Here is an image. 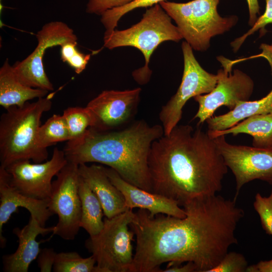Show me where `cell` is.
Returning a JSON list of instances; mask_svg holds the SVG:
<instances>
[{
  "label": "cell",
  "instance_id": "17",
  "mask_svg": "<svg viewBox=\"0 0 272 272\" xmlns=\"http://www.w3.org/2000/svg\"><path fill=\"white\" fill-rule=\"evenodd\" d=\"M54 226H42L36 219L30 215L28 223L23 228H16L13 233L18 238L16 251L3 257L5 272H28L31 262L37 258L41 249L36 241L39 235H45L54 231Z\"/></svg>",
  "mask_w": 272,
  "mask_h": 272
},
{
  "label": "cell",
  "instance_id": "4",
  "mask_svg": "<svg viewBox=\"0 0 272 272\" xmlns=\"http://www.w3.org/2000/svg\"><path fill=\"white\" fill-rule=\"evenodd\" d=\"M54 93L6 109L0 118V162L6 168L20 161L39 163L47 160V149L40 148L37 133L43 114L50 110Z\"/></svg>",
  "mask_w": 272,
  "mask_h": 272
},
{
  "label": "cell",
  "instance_id": "35",
  "mask_svg": "<svg viewBox=\"0 0 272 272\" xmlns=\"http://www.w3.org/2000/svg\"><path fill=\"white\" fill-rule=\"evenodd\" d=\"M246 272H272V259L248 265Z\"/></svg>",
  "mask_w": 272,
  "mask_h": 272
},
{
  "label": "cell",
  "instance_id": "22",
  "mask_svg": "<svg viewBox=\"0 0 272 272\" xmlns=\"http://www.w3.org/2000/svg\"><path fill=\"white\" fill-rule=\"evenodd\" d=\"M79 193L81 203L80 227L90 235H97L104 226L102 205L95 194L80 176Z\"/></svg>",
  "mask_w": 272,
  "mask_h": 272
},
{
  "label": "cell",
  "instance_id": "29",
  "mask_svg": "<svg viewBox=\"0 0 272 272\" xmlns=\"http://www.w3.org/2000/svg\"><path fill=\"white\" fill-rule=\"evenodd\" d=\"M253 207L259 215L262 228L267 234L272 236V190L267 197L257 193Z\"/></svg>",
  "mask_w": 272,
  "mask_h": 272
},
{
  "label": "cell",
  "instance_id": "1",
  "mask_svg": "<svg viewBox=\"0 0 272 272\" xmlns=\"http://www.w3.org/2000/svg\"><path fill=\"white\" fill-rule=\"evenodd\" d=\"M186 216L154 217L139 209L130 224L136 238L130 272H158L160 265L191 262L208 272L238 243L237 225L244 211L234 199L220 195L197 198L182 206Z\"/></svg>",
  "mask_w": 272,
  "mask_h": 272
},
{
  "label": "cell",
  "instance_id": "7",
  "mask_svg": "<svg viewBox=\"0 0 272 272\" xmlns=\"http://www.w3.org/2000/svg\"><path fill=\"white\" fill-rule=\"evenodd\" d=\"M134 217L135 213L128 209L111 218L106 217L101 231L86 241L85 246L96 262L95 272H130L134 233L130 224Z\"/></svg>",
  "mask_w": 272,
  "mask_h": 272
},
{
  "label": "cell",
  "instance_id": "26",
  "mask_svg": "<svg viewBox=\"0 0 272 272\" xmlns=\"http://www.w3.org/2000/svg\"><path fill=\"white\" fill-rule=\"evenodd\" d=\"M165 0H135L124 6L106 11L101 16V22L106 30L104 35L113 31L119 20L129 12L139 8L151 7Z\"/></svg>",
  "mask_w": 272,
  "mask_h": 272
},
{
  "label": "cell",
  "instance_id": "27",
  "mask_svg": "<svg viewBox=\"0 0 272 272\" xmlns=\"http://www.w3.org/2000/svg\"><path fill=\"white\" fill-rule=\"evenodd\" d=\"M77 42H70L63 44L61 46L60 55L62 60L79 74L85 69L91 55L80 52L77 49Z\"/></svg>",
  "mask_w": 272,
  "mask_h": 272
},
{
  "label": "cell",
  "instance_id": "23",
  "mask_svg": "<svg viewBox=\"0 0 272 272\" xmlns=\"http://www.w3.org/2000/svg\"><path fill=\"white\" fill-rule=\"evenodd\" d=\"M71 140L67 126L62 115L53 114L40 125L37 133L39 147L47 149L58 142Z\"/></svg>",
  "mask_w": 272,
  "mask_h": 272
},
{
  "label": "cell",
  "instance_id": "11",
  "mask_svg": "<svg viewBox=\"0 0 272 272\" xmlns=\"http://www.w3.org/2000/svg\"><path fill=\"white\" fill-rule=\"evenodd\" d=\"M37 45L33 51L13 65L18 80L24 85L48 91L54 90L44 69L43 58L49 48L70 42H77L73 30L60 21L47 23L36 34Z\"/></svg>",
  "mask_w": 272,
  "mask_h": 272
},
{
  "label": "cell",
  "instance_id": "14",
  "mask_svg": "<svg viewBox=\"0 0 272 272\" xmlns=\"http://www.w3.org/2000/svg\"><path fill=\"white\" fill-rule=\"evenodd\" d=\"M141 92L140 88L102 91L86 106L93 118L90 128L106 131L120 129L126 126L137 112Z\"/></svg>",
  "mask_w": 272,
  "mask_h": 272
},
{
  "label": "cell",
  "instance_id": "12",
  "mask_svg": "<svg viewBox=\"0 0 272 272\" xmlns=\"http://www.w3.org/2000/svg\"><path fill=\"white\" fill-rule=\"evenodd\" d=\"M224 135L214 138L224 162L232 171L236 181V201L239 192L245 184L259 179L272 185V148L232 145Z\"/></svg>",
  "mask_w": 272,
  "mask_h": 272
},
{
  "label": "cell",
  "instance_id": "31",
  "mask_svg": "<svg viewBox=\"0 0 272 272\" xmlns=\"http://www.w3.org/2000/svg\"><path fill=\"white\" fill-rule=\"evenodd\" d=\"M135 0H88L86 12L101 16L105 12L124 6Z\"/></svg>",
  "mask_w": 272,
  "mask_h": 272
},
{
  "label": "cell",
  "instance_id": "34",
  "mask_svg": "<svg viewBox=\"0 0 272 272\" xmlns=\"http://www.w3.org/2000/svg\"><path fill=\"white\" fill-rule=\"evenodd\" d=\"M249 12L248 24L252 26L255 23L259 14V5L258 0H246Z\"/></svg>",
  "mask_w": 272,
  "mask_h": 272
},
{
  "label": "cell",
  "instance_id": "19",
  "mask_svg": "<svg viewBox=\"0 0 272 272\" xmlns=\"http://www.w3.org/2000/svg\"><path fill=\"white\" fill-rule=\"evenodd\" d=\"M49 91L28 87L17 78L13 65L6 59L0 69V105L5 109L22 106L29 100L44 97Z\"/></svg>",
  "mask_w": 272,
  "mask_h": 272
},
{
  "label": "cell",
  "instance_id": "28",
  "mask_svg": "<svg viewBox=\"0 0 272 272\" xmlns=\"http://www.w3.org/2000/svg\"><path fill=\"white\" fill-rule=\"evenodd\" d=\"M247 261L241 253L228 252L221 261L208 272H246Z\"/></svg>",
  "mask_w": 272,
  "mask_h": 272
},
{
  "label": "cell",
  "instance_id": "3",
  "mask_svg": "<svg viewBox=\"0 0 272 272\" xmlns=\"http://www.w3.org/2000/svg\"><path fill=\"white\" fill-rule=\"evenodd\" d=\"M163 135L162 125L140 120L117 130L89 128L81 137L67 141L63 151L69 162L106 165L126 181L153 192L148 158L153 143Z\"/></svg>",
  "mask_w": 272,
  "mask_h": 272
},
{
  "label": "cell",
  "instance_id": "10",
  "mask_svg": "<svg viewBox=\"0 0 272 272\" xmlns=\"http://www.w3.org/2000/svg\"><path fill=\"white\" fill-rule=\"evenodd\" d=\"M218 59L223 68L218 71L216 86L209 93L193 97L198 109L193 119H198V125L212 117L221 106H225L231 110L239 102L249 100L253 92L254 84L248 75L238 69L232 73L230 59L221 56Z\"/></svg>",
  "mask_w": 272,
  "mask_h": 272
},
{
  "label": "cell",
  "instance_id": "2",
  "mask_svg": "<svg viewBox=\"0 0 272 272\" xmlns=\"http://www.w3.org/2000/svg\"><path fill=\"white\" fill-rule=\"evenodd\" d=\"M197 125H176L153 143L148 158L153 192L182 207L217 194L228 172L214 139Z\"/></svg>",
  "mask_w": 272,
  "mask_h": 272
},
{
  "label": "cell",
  "instance_id": "33",
  "mask_svg": "<svg viewBox=\"0 0 272 272\" xmlns=\"http://www.w3.org/2000/svg\"><path fill=\"white\" fill-rule=\"evenodd\" d=\"M163 272H197L196 265L191 262H187L185 264L172 265L161 270Z\"/></svg>",
  "mask_w": 272,
  "mask_h": 272
},
{
  "label": "cell",
  "instance_id": "16",
  "mask_svg": "<svg viewBox=\"0 0 272 272\" xmlns=\"http://www.w3.org/2000/svg\"><path fill=\"white\" fill-rule=\"evenodd\" d=\"M27 210L31 216L35 217L40 224L45 227L52 215L48 208V200L27 196L20 192L11 182L10 175L7 170L0 166V243L3 248L6 239L3 235L4 225L18 208Z\"/></svg>",
  "mask_w": 272,
  "mask_h": 272
},
{
  "label": "cell",
  "instance_id": "36",
  "mask_svg": "<svg viewBox=\"0 0 272 272\" xmlns=\"http://www.w3.org/2000/svg\"><path fill=\"white\" fill-rule=\"evenodd\" d=\"M259 48L261 50V52L258 55L251 56L250 58L263 57L268 61L270 66H272V43L270 44L262 43Z\"/></svg>",
  "mask_w": 272,
  "mask_h": 272
},
{
  "label": "cell",
  "instance_id": "9",
  "mask_svg": "<svg viewBox=\"0 0 272 272\" xmlns=\"http://www.w3.org/2000/svg\"><path fill=\"white\" fill-rule=\"evenodd\" d=\"M184 68L181 84L176 93L162 107L159 117L164 134H169L178 125L182 109L190 98L211 92L216 86L218 75L204 70L196 59L191 46L184 41L181 45Z\"/></svg>",
  "mask_w": 272,
  "mask_h": 272
},
{
  "label": "cell",
  "instance_id": "18",
  "mask_svg": "<svg viewBox=\"0 0 272 272\" xmlns=\"http://www.w3.org/2000/svg\"><path fill=\"white\" fill-rule=\"evenodd\" d=\"M79 173L99 199L106 218H111L128 210L122 194L111 181L103 166L80 164Z\"/></svg>",
  "mask_w": 272,
  "mask_h": 272
},
{
  "label": "cell",
  "instance_id": "30",
  "mask_svg": "<svg viewBox=\"0 0 272 272\" xmlns=\"http://www.w3.org/2000/svg\"><path fill=\"white\" fill-rule=\"evenodd\" d=\"M265 10L264 13L258 17L251 28L242 36L236 38L231 43L234 52H237L246 38L260 29H262L268 24L272 23V0H265Z\"/></svg>",
  "mask_w": 272,
  "mask_h": 272
},
{
  "label": "cell",
  "instance_id": "5",
  "mask_svg": "<svg viewBox=\"0 0 272 272\" xmlns=\"http://www.w3.org/2000/svg\"><path fill=\"white\" fill-rule=\"evenodd\" d=\"M171 18L159 4L146 10L141 21L125 30L115 29L104 35V46L109 49L122 46L137 48L143 53L144 66L133 73L134 78L144 83L149 79L151 71L149 68L150 57L154 51L166 41L179 42L183 38Z\"/></svg>",
  "mask_w": 272,
  "mask_h": 272
},
{
  "label": "cell",
  "instance_id": "32",
  "mask_svg": "<svg viewBox=\"0 0 272 272\" xmlns=\"http://www.w3.org/2000/svg\"><path fill=\"white\" fill-rule=\"evenodd\" d=\"M56 254L52 248L41 249L37 257L38 266L41 272H51L53 270Z\"/></svg>",
  "mask_w": 272,
  "mask_h": 272
},
{
  "label": "cell",
  "instance_id": "20",
  "mask_svg": "<svg viewBox=\"0 0 272 272\" xmlns=\"http://www.w3.org/2000/svg\"><path fill=\"white\" fill-rule=\"evenodd\" d=\"M207 132L212 139L228 134L236 136L240 133H246L252 137L253 147L263 149L271 148L272 112L250 116L225 130H208Z\"/></svg>",
  "mask_w": 272,
  "mask_h": 272
},
{
  "label": "cell",
  "instance_id": "21",
  "mask_svg": "<svg viewBox=\"0 0 272 272\" xmlns=\"http://www.w3.org/2000/svg\"><path fill=\"white\" fill-rule=\"evenodd\" d=\"M271 74H272V67ZM272 112V89L264 97L255 101L239 102L228 112L218 116H213L206 122L208 130L219 131L228 129L250 116Z\"/></svg>",
  "mask_w": 272,
  "mask_h": 272
},
{
  "label": "cell",
  "instance_id": "25",
  "mask_svg": "<svg viewBox=\"0 0 272 272\" xmlns=\"http://www.w3.org/2000/svg\"><path fill=\"white\" fill-rule=\"evenodd\" d=\"M62 115L65 120L71 140L81 137L92 126V116L87 107H70L64 110Z\"/></svg>",
  "mask_w": 272,
  "mask_h": 272
},
{
  "label": "cell",
  "instance_id": "6",
  "mask_svg": "<svg viewBox=\"0 0 272 272\" xmlns=\"http://www.w3.org/2000/svg\"><path fill=\"white\" fill-rule=\"evenodd\" d=\"M220 1L192 0L184 3L163 1L159 4L192 48L205 51L210 47L212 38L229 31L238 21L235 15H220L217 9Z\"/></svg>",
  "mask_w": 272,
  "mask_h": 272
},
{
  "label": "cell",
  "instance_id": "24",
  "mask_svg": "<svg viewBox=\"0 0 272 272\" xmlns=\"http://www.w3.org/2000/svg\"><path fill=\"white\" fill-rule=\"evenodd\" d=\"M96 262L93 255L83 258L76 252L56 254L54 272H95Z\"/></svg>",
  "mask_w": 272,
  "mask_h": 272
},
{
  "label": "cell",
  "instance_id": "13",
  "mask_svg": "<svg viewBox=\"0 0 272 272\" xmlns=\"http://www.w3.org/2000/svg\"><path fill=\"white\" fill-rule=\"evenodd\" d=\"M63 150L54 148L51 159L45 162L31 163L29 160L16 162L5 168L11 182L23 194L38 199L48 200L54 176L66 164Z\"/></svg>",
  "mask_w": 272,
  "mask_h": 272
},
{
  "label": "cell",
  "instance_id": "15",
  "mask_svg": "<svg viewBox=\"0 0 272 272\" xmlns=\"http://www.w3.org/2000/svg\"><path fill=\"white\" fill-rule=\"evenodd\" d=\"M104 170L111 181L122 194L128 209L147 210L151 217L158 214L180 218L186 216L184 209L181 208L175 200L129 183L110 167H104Z\"/></svg>",
  "mask_w": 272,
  "mask_h": 272
},
{
  "label": "cell",
  "instance_id": "8",
  "mask_svg": "<svg viewBox=\"0 0 272 272\" xmlns=\"http://www.w3.org/2000/svg\"><path fill=\"white\" fill-rule=\"evenodd\" d=\"M56 176L48 200V209L58 217L51 237L57 235L64 240H73L81 228L79 165L67 162Z\"/></svg>",
  "mask_w": 272,
  "mask_h": 272
}]
</instances>
